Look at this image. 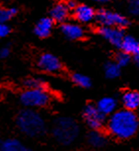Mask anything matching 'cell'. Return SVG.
I'll return each mask as SVG.
<instances>
[{
  "mask_svg": "<svg viewBox=\"0 0 139 151\" xmlns=\"http://www.w3.org/2000/svg\"><path fill=\"white\" fill-rule=\"evenodd\" d=\"M138 118L134 112L123 109L115 111L107 122V129L110 135L118 139H127L138 129Z\"/></svg>",
  "mask_w": 139,
  "mask_h": 151,
  "instance_id": "6da1fadb",
  "label": "cell"
},
{
  "mask_svg": "<svg viewBox=\"0 0 139 151\" xmlns=\"http://www.w3.org/2000/svg\"><path fill=\"white\" fill-rule=\"evenodd\" d=\"M15 124L20 132L28 137H41L47 132L44 119L38 111L23 109L17 114Z\"/></svg>",
  "mask_w": 139,
  "mask_h": 151,
  "instance_id": "7a4b0ae2",
  "label": "cell"
},
{
  "mask_svg": "<svg viewBox=\"0 0 139 151\" xmlns=\"http://www.w3.org/2000/svg\"><path fill=\"white\" fill-rule=\"evenodd\" d=\"M80 127L75 119L69 116L55 119L52 127V134L58 143L70 145L78 138Z\"/></svg>",
  "mask_w": 139,
  "mask_h": 151,
  "instance_id": "3957f363",
  "label": "cell"
},
{
  "mask_svg": "<svg viewBox=\"0 0 139 151\" xmlns=\"http://www.w3.org/2000/svg\"><path fill=\"white\" fill-rule=\"evenodd\" d=\"M19 101L26 109H39L49 104L50 95L47 89H25L19 95Z\"/></svg>",
  "mask_w": 139,
  "mask_h": 151,
  "instance_id": "277c9868",
  "label": "cell"
},
{
  "mask_svg": "<svg viewBox=\"0 0 139 151\" xmlns=\"http://www.w3.org/2000/svg\"><path fill=\"white\" fill-rule=\"evenodd\" d=\"M96 19L101 25V27H112L121 29L128 25V21L125 17L106 9L99 10L96 13Z\"/></svg>",
  "mask_w": 139,
  "mask_h": 151,
  "instance_id": "5b68a950",
  "label": "cell"
},
{
  "mask_svg": "<svg viewBox=\"0 0 139 151\" xmlns=\"http://www.w3.org/2000/svg\"><path fill=\"white\" fill-rule=\"evenodd\" d=\"M83 119L92 130H99L106 124V116H104L97 109L96 105L88 104L84 107L82 112Z\"/></svg>",
  "mask_w": 139,
  "mask_h": 151,
  "instance_id": "8992f818",
  "label": "cell"
},
{
  "mask_svg": "<svg viewBox=\"0 0 139 151\" xmlns=\"http://www.w3.org/2000/svg\"><path fill=\"white\" fill-rule=\"evenodd\" d=\"M38 67L45 73H56L61 70L60 60L52 53H42L38 59Z\"/></svg>",
  "mask_w": 139,
  "mask_h": 151,
  "instance_id": "52a82bcc",
  "label": "cell"
},
{
  "mask_svg": "<svg viewBox=\"0 0 139 151\" xmlns=\"http://www.w3.org/2000/svg\"><path fill=\"white\" fill-rule=\"evenodd\" d=\"M98 34L115 47H120L124 37L123 30L112 27H100L98 29Z\"/></svg>",
  "mask_w": 139,
  "mask_h": 151,
  "instance_id": "ba28073f",
  "label": "cell"
},
{
  "mask_svg": "<svg viewBox=\"0 0 139 151\" xmlns=\"http://www.w3.org/2000/svg\"><path fill=\"white\" fill-rule=\"evenodd\" d=\"M60 31L69 40H80L84 36L83 28L75 23H63L60 26Z\"/></svg>",
  "mask_w": 139,
  "mask_h": 151,
  "instance_id": "9c48e42d",
  "label": "cell"
},
{
  "mask_svg": "<svg viewBox=\"0 0 139 151\" xmlns=\"http://www.w3.org/2000/svg\"><path fill=\"white\" fill-rule=\"evenodd\" d=\"M74 17L80 23H89L96 18V12L92 7L86 4L77 5L74 9Z\"/></svg>",
  "mask_w": 139,
  "mask_h": 151,
  "instance_id": "30bf717a",
  "label": "cell"
},
{
  "mask_svg": "<svg viewBox=\"0 0 139 151\" xmlns=\"http://www.w3.org/2000/svg\"><path fill=\"white\" fill-rule=\"evenodd\" d=\"M53 27V21L50 19V17H44V18L39 19L37 22L35 28H34V33L37 37L41 39L47 38L49 36L50 32Z\"/></svg>",
  "mask_w": 139,
  "mask_h": 151,
  "instance_id": "8fae6325",
  "label": "cell"
},
{
  "mask_svg": "<svg viewBox=\"0 0 139 151\" xmlns=\"http://www.w3.org/2000/svg\"><path fill=\"white\" fill-rule=\"evenodd\" d=\"M121 103L125 110L134 112L139 107V93L136 91H127L121 97Z\"/></svg>",
  "mask_w": 139,
  "mask_h": 151,
  "instance_id": "7c38bea8",
  "label": "cell"
},
{
  "mask_svg": "<svg viewBox=\"0 0 139 151\" xmlns=\"http://www.w3.org/2000/svg\"><path fill=\"white\" fill-rule=\"evenodd\" d=\"M96 107L104 116H110L115 112L117 101L112 97H104L99 100Z\"/></svg>",
  "mask_w": 139,
  "mask_h": 151,
  "instance_id": "4fadbf2b",
  "label": "cell"
},
{
  "mask_svg": "<svg viewBox=\"0 0 139 151\" xmlns=\"http://www.w3.org/2000/svg\"><path fill=\"white\" fill-rule=\"evenodd\" d=\"M123 52L128 55H136L139 53V42L131 36H124L120 47Z\"/></svg>",
  "mask_w": 139,
  "mask_h": 151,
  "instance_id": "5bb4252c",
  "label": "cell"
},
{
  "mask_svg": "<svg viewBox=\"0 0 139 151\" xmlns=\"http://www.w3.org/2000/svg\"><path fill=\"white\" fill-rule=\"evenodd\" d=\"M1 151H33L26 144L17 138L2 139Z\"/></svg>",
  "mask_w": 139,
  "mask_h": 151,
  "instance_id": "9a60e30c",
  "label": "cell"
},
{
  "mask_svg": "<svg viewBox=\"0 0 139 151\" xmlns=\"http://www.w3.org/2000/svg\"><path fill=\"white\" fill-rule=\"evenodd\" d=\"M50 19L53 22H57V23H62L65 22V20L68 18L69 15V9L66 6V4H56L54 5L52 10H50Z\"/></svg>",
  "mask_w": 139,
  "mask_h": 151,
  "instance_id": "2e32d148",
  "label": "cell"
},
{
  "mask_svg": "<svg viewBox=\"0 0 139 151\" xmlns=\"http://www.w3.org/2000/svg\"><path fill=\"white\" fill-rule=\"evenodd\" d=\"M87 142L93 148H102L107 143V138L100 130H91L87 135Z\"/></svg>",
  "mask_w": 139,
  "mask_h": 151,
  "instance_id": "e0dca14e",
  "label": "cell"
},
{
  "mask_svg": "<svg viewBox=\"0 0 139 151\" xmlns=\"http://www.w3.org/2000/svg\"><path fill=\"white\" fill-rule=\"evenodd\" d=\"M26 89H47V83L42 78L30 77L24 81Z\"/></svg>",
  "mask_w": 139,
  "mask_h": 151,
  "instance_id": "ac0fdd59",
  "label": "cell"
},
{
  "mask_svg": "<svg viewBox=\"0 0 139 151\" xmlns=\"http://www.w3.org/2000/svg\"><path fill=\"white\" fill-rule=\"evenodd\" d=\"M71 80L75 85L81 88H89L91 86L90 78L82 73H73L71 75Z\"/></svg>",
  "mask_w": 139,
  "mask_h": 151,
  "instance_id": "d6986e66",
  "label": "cell"
},
{
  "mask_svg": "<svg viewBox=\"0 0 139 151\" xmlns=\"http://www.w3.org/2000/svg\"><path fill=\"white\" fill-rule=\"evenodd\" d=\"M105 74L107 78L113 79L117 78L120 73V67L115 62H107L105 65Z\"/></svg>",
  "mask_w": 139,
  "mask_h": 151,
  "instance_id": "ffe728a7",
  "label": "cell"
},
{
  "mask_svg": "<svg viewBox=\"0 0 139 151\" xmlns=\"http://www.w3.org/2000/svg\"><path fill=\"white\" fill-rule=\"evenodd\" d=\"M17 9L14 7L0 8V23H7L17 14Z\"/></svg>",
  "mask_w": 139,
  "mask_h": 151,
  "instance_id": "44dd1931",
  "label": "cell"
},
{
  "mask_svg": "<svg viewBox=\"0 0 139 151\" xmlns=\"http://www.w3.org/2000/svg\"><path fill=\"white\" fill-rule=\"evenodd\" d=\"M130 61V58L128 55L124 52H121L120 55H118L117 56V59H115V63H117L120 67H123V66H125L129 63Z\"/></svg>",
  "mask_w": 139,
  "mask_h": 151,
  "instance_id": "7402d4cb",
  "label": "cell"
},
{
  "mask_svg": "<svg viewBox=\"0 0 139 151\" xmlns=\"http://www.w3.org/2000/svg\"><path fill=\"white\" fill-rule=\"evenodd\" d=\"M129 12L133 15H139V0H130L128 3Z\"/></svg>",
  "mask_w": 139,
  "mask_h": 151,
  "instance_id": "603a6c76",
  "label": "cell"
},
{
  "mask_svg": "<svg viewBox=\"0 0 139 151\" xmlns=\"http://www.w3.org/2000/svg\"><path fill=\"white\" fill-rule=\"evenodd\" d=\"M11 32V28L7 23H0V39L7 37Z\"/></svg>",
  "mask_w": 139,
  "mask_h": 151,
  "instance_id": "cb8c5ba5",
  "label": "cell"
},
{
  "mask_svg": "<svg viewBox=\"0 0 139 151\" xmlns=\"http://www.w3.org/2000/svg\"><path fill=\"white\" fill-rule=\"evenodd\" d=\"M10 55V48L9 47H3L0 48V58L4 59L7 58Z\"/></svg>",
  "mask_w": 139,
  "mask_h": 151,
  "instance_id": "d4e9b609",
  "label": "cell"
},
{
  "mask_svg": "<svg viewBox=\"0 0 139 151\" xmlns=\"http://www.w3.org/2000/svg\"><path fill=\"white\" fill-rule=\"evenodd\" d=\"M66 6L68 7V9H75V7L77 6L76 2L74 0H68L67 3H66Z\"/></svg>",
  "mask_w": 139,
  "mask_h": 151,
  "instance_id": "484cf974",
  "label": "cell"
},
{
  "mask_svg": "<svg viewBox=\"0 0 139 151\" xmlns=\"http://www.w3.org/2000/svg\"><path fill=\"white\" fill-rule=\"evenodd\" d=\"M134 61H135L136 65H137V66H139V53H138V55H134Z\"/></svg>",
  "mask_w": 139,
  "mask_h": 151,
  "instance_id": "4316f807",
  "label": "cell"
},
{
  "mask_svg": "<svg viewBox=\"0 0 139 151\" xmlns=\"http://www.w3.org/2000/svg\"><path fill=\"white\" fill-rule=\"evenodd\" d=\"M97 3H100V4H106L109 2V0H95Z\"/></svg>",
  "mask_w": 139,
  "mask_h": 151,
  "instance_id": "83f0119b",
  "label": "cell"
},
{
  "mask_svg": "<svg viewBox=\"0 0 139 151\" xmlns=\"http://www.w3.org/2000/svg\"><path fill=\"white\" fill-rule=\"evenodd\" d=\"M0 95H1V89H0Z\"/></svg>",
  "mask_w": 139,
  "mask_h": 151,
  "instance_id": "f1b7e54d",
  "label": "cell"
}]
</instances>
